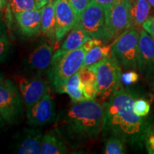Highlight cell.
Segmentation results:
<instances>
[{
    "instance_id": "6da1fadb",
    "label": "cell",
    "mask_w": 154,
    "mask_h": 154,
    "mask_svg": "<svg viewBox=\"0 0 154 154\" xmlns=\"http://www.w3.org/2000/svg\"><path fill=\"white\" fill-rule=\"evenodd\" d=\"M103 106L95 100L79 101L59 112L54 129L66 143L79 146L95 140L102 131Z\"/></svg>"
},
{
    "instance_id": "7a4b0ae2",
    "label": "cell",
    "mask_w": 154,
    "mask_h": 154,
    "mask_svg": "<svg viewBox=\"0 0 154 154\" xmlns=\"http://www.w3.org/2000/svg\"><path fill=\"white\" fill-rule=\"evenodd\" d=\"M136 99L134 93L121 86L103 103V136L115 135L132 142L148 136L143 117L136 115L133 109Z\"/></svg>"
},
{
    "instance_id": "3957f363",
    "label": "cell",
    "mask_w": 154,
    "mask_h": 154,
    "mask_svg": "<svg viewBox=\"0 0 154 154\" xmlns=\"http://www.w3.org/2000/svg\"><path fill=\"white\" fill-rule=\"evenodd\" d=\"M105 44L101 39L91 38L84 45L67 53L59 60L51 63L49 69V79L52 87L58 93L69 79L82 68L84 57L88 50Z\"/></svg>"
},
{
    "instance_id": "277c9868",
    "label": "cell",
    "mask_w": 154,
    "mask_h": 154,
    "mask_svg": "<svg viewBox=\"0 0 154 154\" xmlns=\"http://www.w3.org/2000/svg\"><path fill=\"white\" fill-rule=\"evenodd\" d=\"M88 67L96 73L98 96L103 99L110 97L121 86V69L112 54Z\"/></svg>"
},
{
    "instance_id": "5b68a950",
    "label": "cell",
    "mask_w": 154,
    "mask_h": 154,
    "mask_svg": "<svg viewBox=\"0 0 154 154\" xmlns=\"http://www.w3.org/2000/svg\"><path fill=\"white\" fill-rule=\"evenodd\" d=\"M140 31L132 26L122 32L112 44L111 54L125 69L138 68Z\"/></svg>"
},
{
    "instance_id": "8992f818",
    "label": "cell",
    "mask_w": 154,
    "mask_h": 154,
    "mask_svg": "<svg viewBox=\"0 0 154 154\" xmlns=\"http://www.w3.org/2000/svg\"><path fill=\"white\" fill-rule=\"evenodd\" d=\"M16 84L10 79L1 78L0 113L2 119L9 124H17L24 115V106Z\"/></svg>"
},
{
    "instance_id": "52a82bcc",
    "label": "cell",
    "mask_w": 154,
    "mask_h": 154,
    "mask_svg": "<svg viewBox=\"0 0 154 154\" xmlns=\"http://www.w3.org/2000/svg\"><path fill=\"white\" fill-rule=\"evenodd\" d=\"M106 14L108 43L133 26L130 0H116L110 8L106 9Z\"/></svg>"
},
{
    "instance_id": "ba28073f",
    "label": "cell",
    "mask_w": 154,
    "mask_h": 154,
    "mask_svg": "<svg viewBox=\"0 0 154 154\" xmlns=\"http://www.w3.org/2000/svg\"><path fill=\"white\" fill-rule=\"evenodd\" d=\"M79 24L92 38L101 39L106 44V9L97 4H89L81 17Z\"/></svg>"
},
{
    "instance_id": "9c48e42d",
    "label": "cell",
    "mask_w": 154,
    "mask_h": 154,
    "mask_svg": "<svg viewBox=\"0 0 154 154\" xmlns=\"http://www.w3.org/2000/svg\"><path fill=\"white\" fill-rule=\"evenodd\" d=\"M28 124L41 127L55 122L57 119L54 101L49 91L26 111Z\"/></svg>"
},
{
    "instance_id": "30bf717a",
    "label": "cell",
    "mask_w": 154,
    "mask_h": 154,
    "mask_svg": "<svg viewBox=\"0 0 154 154\" xmlns=\"http://www.w3.org/2000/svg\"><path fill=\"white\" fill-rule=\"evenodd\" d=\"M56 41L61 42L78 24V19L69 0H54Z\"/></svg>"
},
{
    "instance_id": "8fae6325",
    "label": "cell",
    "mask_w": 154,
    "mask_h": 154,
    "mask_svg": "<svg viewBox=\"0 0 154 154\" xmlns=\"http://www.w3.org/2000/svg\"><path fill=\"white\" fill-rule=\"evenodd\" d=\"M19 88L26 107L30 108L35 104L49 91V88L40 76L19 78Z\"/></svg>"
},
{
    "instance_id": "7c38bea8",
    "label": "cell",
    "mask_w": 154,
    "mask_h": 154,
    "mask_svg": "<svg viewBox=\"0 0 154 154\" xmlns=\"http://www.w3.org/2000/svg\"><path fill=\"white\" fill-rule=\"evenodd\" d=\"M43 134L38 128H24L14 136V153L20 154H39L42 151Z\"/></svg>"
},
{
    "instance_id": "4fadbf2b",
    "label": "cell",
    "mask_w": 154,
    "mask_h": 154,
    "mask_svg": "<svg viewBox=\"0 0 154 154\" xmlns=\"http://www.w3.org/2000/svg\"><path fill=\"white\" fill-rule=\"evenodd\" d=\"M53 55V47L50 44H40L28 57L24 70L34 76H40L45 71L49 70Z\"/></svg>"
},
{
    "instance_id": "5bb4252c",
    "label": "cell",
    "mask_w": 154,
    "mask_h": 154,
    "mask_svg": "<svg viewBox=\"0 0 154 154\" xmlns=\"http://www.w3.org/2000/svg\"><path fill=\"white\" fill-rule=\"evenodd\" d=\"M140 55L138 69L146 74L154 73V38L144 30L140 29Z\"/></svg>"
},
{
    "instance_id": "9a60e30c",
    "label": "cell",
    "mask_w": 154,
    "mask_h": 154,
    "mask_svg": "<svg viewBox=\"0 0 154 154\" xmlns=\"http://www.w3.org/2000/svg\"><path fill=\"white\" fill-rule=\"evenodd\" d=\"M42 8L14 14L21 32L24 35L31 37L42 32Z\"/></svg>"
},
{
    "instance_id": "2e32d148",
    "label": "cell",
    "mask_w": 154,
    "mask_h": 154,
    "mask_svg": "<svg viewBox=\"0 0 154 154\" xmlns=\"http://www.w3.org/2000/svg\"><path fill=\"white\" fill-rule=\"evenodd\" d=\"M91 38V36L88 35L79 25L77 24L72 30H71V32H69V34L65 41L63 42L60 49H58L54 54L51 63L59 60L66 54L79 49Z\"/></svg>"
},
{
    "instance_id": "e0dca14e",
    "label": "cell",
    "mask_w": 154,
    "mask_h": 154,
    "mask_svg": "<svg viewBox=\"0 0 154 154\" xmlns=\"http://www.w3.org/2000/svg\"><path fill=\"white\" fill-rule=\"evenodd\" d=\"M67 153L66 142L57 131L51 130L44 136L42 143V154H63Z\"/></svg>"
},
{
    "instance_id": "ac0fdd59",
    "label": "cell",
    "mask_w": 154,
    "mask_h": 154,
    "mask_svg": "<svg viewBox=\"0 0 154 154\" xmlns=\"http://www.w3.org/2000/svg\"><path fill=\"white\" fill-rule=\"evenodd\" d=\"M42 33L51 41L56 40V15L54 0L42 7Z\"/></svg>"
},
{
    "instance_id": "d6986e66",
    "label": "cell",
    "mask_w": 154,
    "mask_h": 154,
    "mask_svg": "<svg viewBox=\"0 0 154 154\" xmlns=\"http://www.w3.org/2000/svg\"><path fill=\"white\" fill-rule=\"evenodd\" d=\"M133 26H139L149 19L152 6L146 0H130Z\"/></svg>"
},
{
    "instance_id": "ffe728a7",
    "label": "cell",
    "mask_w": 154,
    "mask_h": 154,
    "mask_svg": "<svg viewBox=\"0 0 154 154\" xmlns=\"http://www.w3.org/2000/svg\"><path fill=\"white\" fill-rule=\"evenodd\" d=\"M59 93L68 94L72 103L85 101L86 99L83 93V83L80 79L79 72L73 75L67 81Z\"/></svg>"
},
{
    "instance_id": "44dd1931",
    "label": "cell",
    "mask_w": 154,
    "mask_h": 154,
    "mask_svg": "<svg viewBox=\"0 0 154 154\" xmlns=\"http://www.w3.org/2000/svg\"><path fill=\"white\" fill-rule=\"evenodd\" d=\"M112 49V45H107L106 44L96 46L86 52L84 57L82 68L88 67L94 63L99 62L103 58L110 55Z\"/></svg>"
},
{
    "instance_id": "7402d4cb",
    "label": "cell",
    "mask_w": 154,
    "mask_h": 154,
    "mask_svg": "<svg viewBox=\"0 0 154 154\" xmlns=\"http://www.w3.org/2000/svg\"><path fill=\"white\" fill-rule=\"evenodd\" d=\"M126 149L125 140L115 135L107 136L105 139L104 152L106 154L126 153Z\"/></svg>"
},
{
    "instance_id": "603a6c76",
    "label": "cell",
    "mask_w": 154,
    "mask_h": 154,
    "mask_svg": "<svg viewBox=\"0 0 154 154\" xmlns=\"http://www.w3.org/2000/svg\"><path fill=\"white\" fill-rule=\"evenodd\" d=\"M8 5L13 14L37 8L36 0H8Z\"/></svg>"
},
{
    "instance_id": "cb8c5ba5",
    "label": "cell",
    "mask_w": 154,
    "mask_h": 154,
    "mask_svg": "<svg viewBox=\"0 0 154 154\" xmlns=\"http://www.w3.org/2000/svg\"><path fill=\"white\" fill-rule=\"evenodd\" d=\"M133 109L136 115L143 118L149 113L151 106L148 101L145 99H136L134 103Z\"/></svg>"
},
{
    "instance_id": "d4e9b609",
    "label": "cell",
    "mask_w": 154,
    "mask_h": 154,
    "mask_svg": "<svg viewBox=\"0 0 154 154\" xmlns=\"http://www.w3.org/2000/svg\"><path fill=\"white\" fill-rule=\"evenodd\" d=\"M69 1L74 9L79 23L82 14L87 8L89 4L91 2V0H69Z\"/></svg>"
},
{
    "instance_id": "484cf974",
    "label": "cell",
    "mask_w": 154,
    "mask_h": 154,
    "mask_svg": "<svg viewBox=\"0 0 154 154\" xmlns=\"http://www.w3.org/2000/svg\"><path fill=\"white\" fill-rule=\"evenodd\" d=\"M78 72L79 74L80 79L83 84H88V83H96V73L89 67L81 68Z\"/></svg>"
},
{
    "instance_id": "4316f807",
    "label": "cell",
    "mask_w": 154,
    "mask_h": 154,
    "mask_svg": "<svg viewBox=\"0 0 154 154\" xmlns=\"http://www.w3.org/2000/svg\"><path fill=\"white\" fill-rule=\"evenodd\" d=\"M83 93L86 100L94 101L98 96V91L96 83L83 84Z\"/></svg>"
},
{
    "instance_id": "83f0119b",
    "label": "cell",
    "mask_w": 154,
    "mask_h": 154,
    "mask_svg": "<svg viewBox=\"0 0 154 154\" xmlns=\"http://www.w3.org/2000/svg\"><path fill=\"white\" fill-rule=\"evenodd\" d=\"M139 76L135 71H129L121 75V82L126 85L135 84L138 82Z\"/></svg>"
},
{
    "instance_id": "f1b7e54d",
    "label": "cell",
    "mask_w": 154,
    "mask_h": 154,
    "mask_svg": "<svg viewBox=\"0 0 154 154\" xmlns=\"http://www.w3.org/2000/svg\"><path fill=\"white\" fill-rule=\"evenodd\" d=\"M0 44H1V49H0V57H1V61H5V58L9 54V41L6 36L5 34H1V42H0Z\"/></svg>"
},
{
    "instance_id": "f546056e",
    "label": "cell",
    "mask_w": 154,
    "mask_h": 154,
    "mask_svg": "<svg viewBox=\"0 0 154 154\" xmlns=\"http://www.w3.org/2000/svg\"><path fill=\"white\" fill-rule=\"evenodd\" d=\"M141 26L154 38V16H150Z\"/></svg>"
},
{
    "instance_id": "4dcf8cb0",
    "label": "cell",
    "mask_w": 154,
    "mask_h": 154,
    "mask_svg": "<svg viewBox=\"0 0 154 154\" xmlns=\"http://www.w3.org/2000/svg\"><path fill=\"white\" fill-rule=\"evenodd\" d=\"M146 146L149 153L154 154V134H150L146 138Z\"/></svg>"
},
{
    "instance_id": "1f68e13d",
    "label": "cell",
    "mask_w": 154,
    "mask_h": 154,
    "mask_svg": "<svg viewBox=\"0 0 154 154\" xmlns=\"http://www.w3.org/2000/svg\"><path fill=\"white\" fill-rule=\"evenodd\" d=\"M116 0H91L92 2H94L97 5H101L106 9H109L111 7Z\"/></svg>"
},
{
    "instance_id": "d6a6232c",
    "label": "cell",
    "mask_w": 154,
    "mask_h": 154,
    "mask_svg": "<svg viewBox=\"0 0 154 154\" xmlns=\"http://www.w3.org/2000/svg\"><path fill=\"white\" fill-rule=\"evenodd\" d=\"M53 1V0H36V5H37L38 9H41L42 7H44L46 5H47L48 3L50 2Z\"/></svg>"
},
{
    "instance_id": "836d02e7",
    "label": "cell",
    "mask_w": 154,
    "mask_h": 154,
    "mask_svg": "<svg viewBox=\"0 0 154 154\" xmlns=\"http://www.w3.org/2000/svg\"><path fill=\"white\" fill-rule=\"evenodd\" d=\"M146 1H147L148 2H149L154 8V0H146Z\"/></svg>"
}]
</instances>
